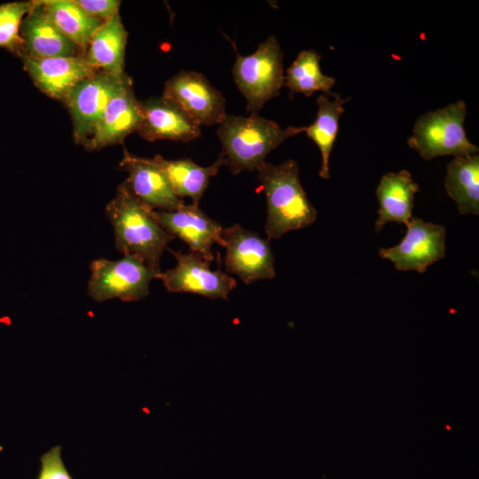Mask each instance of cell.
<instances>
[{"instance_id":"cb8c5ba5","label":"cell","mask_w":479,"mask_h":479,"mask_svg":"<svg viewBox=\"0 0 479 479\" xmlns=\"http://www.w3.org/2000/svg\"><path fill=\"white\" fill-rule=\"evenodd\" d=\"M320 54L315 50L301 51L292 65L287 69L284 86L290 95L302 93L310 97L316 91L330 94L335 79L322 73Z\"/></svg>"},{"instance_id":"4316f807","label":"cell","mask_w":479,"mask_h":479,"mask_svg":"<svg viewBox=\"0 0 479 479\" xmlns=\"http://www.w3.org/2000/svg\"><path fill=\"white\" fill-rule=\"evenodd\" d=\"M76 4L90 17L106 21L119 14L120 1L77 0Z\"/></svg>"},{"instance_id":"9c48e42d","label":"cell","mask_w":479,"mask_h":479,"mask_svg":"<svg viewBox=\"0 0 479 479\" xmlns=\"http://www.w3.org/2000/svg\"><path fill=\"white\" fill-rule=\"evenodd\" d=\"M163 98L176 104L199 126L220 124L227 115L225 99L195 71H181L165 83Z\"/></svg>"},{"instance_id":"7a4b0ae2","label":"cell","mask_w":479,"mask_h":479,"mask_svg":"<svg viewBox=\"0 0 479 479\" xmlns=\"http://www.w3.org/2000/svg\"><path fill=\"white\" fill-rule=\"evenodd\" d=\"M152 210L140 202L124 183L117 187L115 196L106 208L114 228L116 249L124 255L139 258L160 272L161 257L175 237L157 223Z\"/></svg>"},{"instance_id":"ac0fdd59","label":"cell","mask_w":479,"mask_h":479,"mask_svg":"<svg viewBox=\"0 0 479 479\" xmlns=\"http://www.w3.org/2000/svg\"><path fill=\"white\" fill-rule=\"evenodd\" d=\"M419 191L418 184L405 169L383 175L376 188L379 209L375 232H381L389 222L407 225L412 218L414 195Z\"/></svg>"},{"instance_id":"7402d4cb","label":"cell","mask_w":479,"mask_h":479,"mask_svg":"<svg viewBox=\"0 0 479 479\" xmlns=\"http://www.w3.org/2000/svg\"><path fill=\"white\" fill-rule=\"evenodd\" d=\"M330 94H321L318 97L316 119L305 130L308 137L320 151L321 167L318 175L324 179L330 177V153L338 133L339 120L345 110L343 106L350 99V98H342L335 93H333L334 98L330 99Z\"/></svg>"},{"instance_id":"603a6c76","label":"cell","mask_w":479,"mask_h":479,"mask_svg":"<svg viewBox=\"0 0 479 479\" xmlns=\"http://www.w3.org/2000/svg\"><path fill=\"white\" fill-rule=\"evenodd\" d=\"M58 29L84 55L90 41L103 21L88 15L74 0L42 1Z\"/></svg>"},{"instance_id":"d6986e66","label":"cell","mask_w":479,"mask_h":479,"mask_svg":"<svg viewBox=\"0 0 479 479\" xmlns=\"http://www.w3.org/2000/svg\"><path fill=\"white\" fill-rule=\"evenodd\" d=\"M126 43L127 31L117 14L96 30L83 58L97 71L123 75Z\"/></svg>"},{"instance_id":"5bb4252c","label":"cell","mask_w":479,"mask_h":479,"mask_svg":"<svg viewBox=\"0 0 479 479\" xmlns=\"http://www.w3.org/2000/svg\"><path fill=\"white\" fill-rule=\"evenodd\" d=\"M21 59L36 87L49 97L63 101L81 82L97 72L82 55Z\"/></svg>"},{"instance_id":"52a82bcc","label":"cell","mask_w":479,"mask_h":479,"mask_svg":"<svg viewBox=\"0 0 479 479\" xmlns=\"http://www.w3.org/2000/svg\"><path fill=\"white\" fill-rule=\"evenodd\" d=\"M221 239V246L226 249L228 273L238 276L245 284L274 278L275 259L269 240L240 224L223 229Z\"/></svg>"},{"instance_id":"ffe728a7","label":"cell","mask_w":479,"mask_h":479,"mask_svg":"<svg viewBox=\"0 0 479 479\" xmlns=\"http://www.w3.org/2000/svg\"><path fill=\"white\" fill-rule=\"evenodd\" d=\"M153 160L168 177L175 193L181 199L191 198L192 204L195 206H199L210 177L216 176L224 166L219 157L208 167L200 166L191 159L166 160L156 155Z\"/></svg>"},{"instance_id":"5b68a950","label":"cell","mask_w":479,"mask_h":479,"mask_svg":"<svg viewBox=\"0 0 479 479\" xmlns=\"http://www.w3.org/2000/svg\"><path fill=\"white\" fill-rule=\"evenodd\" d=\"M232 75L246 99L247 112L258 114L284 86L283 52L277 37L270 35L250 55L237 52Z\"/></svg>"},{"instance_id":"484cf974","label":"cell","mask_w":479,"mask_h":479,"mask_svg":"<svg viewBox=\"0 0 479 479\" xmlns=\"http://www.w3.org/2000/svg\"><path fill=\"white\" fill-rule=\"evenodd\" d=\"M60 445L50 449L40 457L41 469L37 479H73L61 458Z\"/></svg>"},{"instance_id":"9a60e30c","label":"cell","mask_w":479,"mask_h":479,"mask_svg":"<svg viewBox=\"0 0 479 479\" xmlns=\"http://www.w3.org/2000/svg\"><path fill=\"white\" fill-rule=\"evenodd\" d=\"M137 131L145 139L189 142L200 137V126L170 100L161 97L140 103Z\"/></svg>"},{"instance_id":"2e32d148","label":"cell","mask_w":479,"mask_h":479,"mask_svg":"<svg viewBox=\"0 0 479 479\" xmlns=\"http://www.w3.org/2000/svg\"><path fill=\"white\" fill-rule=\"evenodd\" d=\"M139 121L140 102L135 97L130 79L109 101L92 134L82 145L93 151L121 143L137 131Z\"/></svg>"},{"instance_id":"30bf717a","label":"cell","mask_w":479,"mask_h":479,"mask_svg":"<svg viewBox=\"0 0 479 479\" xmlns=\"http://www.w3.org/2000/svg\"><path fill=\"white\" fill-rule=\"evenodd\" d=\"M129 80L125 73L114 75L97 71L70 92L66 102L76 142L83 144L92 134L109 101Z\"/></svg>"},{"instance_id":"8992f818","label":"cell","mask_w":479,"mask_h":479,"mask_svg":"<svg viewBox=\"0 0 479 479\" xmlns=\"http://www.w3.org/2000/svg\"><path fill=\"white\" fill-rule=\"evenodd\" d=\"M90 271L88 294L98 302L114 298L141 300L149 294V284L159 273L133 255L114 261L96 259L90 263Z\"/></svg>"},{"instance_id":"44dd1931","label":"cell","mask_w":479,"mask_h":479,"mask_svg":"<svg viewBox=\"0 0 479 479\" xmlns=\"http://www.w3.org/2000/svg\"><path fill=\"white\" fill-rule=\"evenodd\" d=\"M444 187L461 215L479 214V154L454 157L446 169Z\"/></svg>"},{"instance_id":"d4e9b609","label":"cell","mask_w":479,"mask_h":479,"mask_svg":"<svg viewBox=\"0 0 479 479\" xmlns=\"http://www.w3.org/2000/svg\"><path fill=\"white\" fill-rule=\"evenodd\" d=\"M32 5L33 2H12L0 5V47L20 54L23 18Z\"/></svg>"},{"instance_id":"277c9868","label":"cell","mask_w":479,"mask_h":479,"mask_svg":"<svg viewBox=\"0 0 479 479\" xmlns=\"http://www.w3.org/2000/svg\"><path fill=\"white\" fill-rule=\"evenodd\" d=\"M466 115V103L459 100L420 116L408 139L409 146L424 161L444 155L462 157L478 153V147L465 132Z\"/></svg>"},{"instance_id":"e0dca14e","label":"cell","mask_w":479,"mask_h":479,"mask_svg":"<svg viewBox=\"0 0 479 479\" xmlns=\"http://www.w3.org/2000/svg\"><path fill=\"white\" fill-rule=\"evenodd\" d=\"M20 36V56L35 59L82 56L79 48L51 21L42 1H33L32 8L22 22Z\"/></svg>"},{"instance_id":"6da1fadb","label":"cell","mask_w":479,"mask_h":479,"mask_svg":"<svg viewBox=\"0 0 479 479\" xmlns=\"http://www.w3.org/2000/svg\"><path fill=\"white\" fill-rule=\"evenodd\" d=\"M306 128L289 126L282 129L277 122L259 114H227L217 130L222 145L219 158L232 175L242 171H257L273 149L305 131Z\"/></svg>"},{"instance_id":"ba28073f","label":"cell","mask_w":479,"mask_h":479,"mask_svg":"<svg viewBox=\"0 0 479 479\" xmlns=\"http://www.w3.org/2000/svg\"><path fill=\"white\" fill-rule=\"evenodd\" d=\"M176 258L177 264L160 271V279L169 292L192 293L212 299H227L236 287L234 278L220 268L212 271L208 260L194 252L182 253L167 248Z\"/></svg>"},{"instance_id":"8fae6325","label":"cell","mask_w":479,"mask_h":479,"mask_svg":"<svg viewBox=\"0 0 479 479\" xmlns=\"http://www.w3.org/2000/svg\"><path fill=\"white\" fill-rule=\"evenodd\" d=\"M403 240L391 247L381 248V258L397 271L424 273L428 267L445 256L446 230L441 224L412 218Z\"/></svg>"},{"instance_id":"7c38bea8","label":"cell","mask_w":479,"mask_h":479,"mask_svg":"<svg viewBox=\"0 0 479 479\" xmlns=\"http://www.w3.org/2000/svg\"><path fill=\"white\" fill-rule=\"evenodd\" d=\"M152 215L167 232L185 241L192 252L209 262L214 260L212 247L215 243L221 246L223 228L199 206L184 204L171 211L152 210Z\"/></svg>"},{"instance_id":"3957f363","label":"cell","mask_w":479,"mask_h":479,"mask_svg":"<svg viewBox=\"0 0 479 479\" xmlns=\"http://www.w3.org/2000/svg\"><path fill=\"white\" fill-rule=\"evenodd\" d=\"M257 172L266 198L264 231L269 240L305 228L316 221L317 209L301 184L299 167L294 160L279 165L265 162Z\"/></svg>"},{"instance_id":"4fadbf2b","label":"cell","mask_w":479,"mask_h":479,"mask_svg":"<svg viewBox=\"0 0 479 479\" xmlns=\"http://www.w3.org/2000/svg\"><path fill=\"white\" fill-rule=\"evenodd\" d=\"M120 167L129 174L123 182L129 191L149 208L171 211L185 204L153 159L137 157L125 150Z\"/></svg>"}]
</instances>
